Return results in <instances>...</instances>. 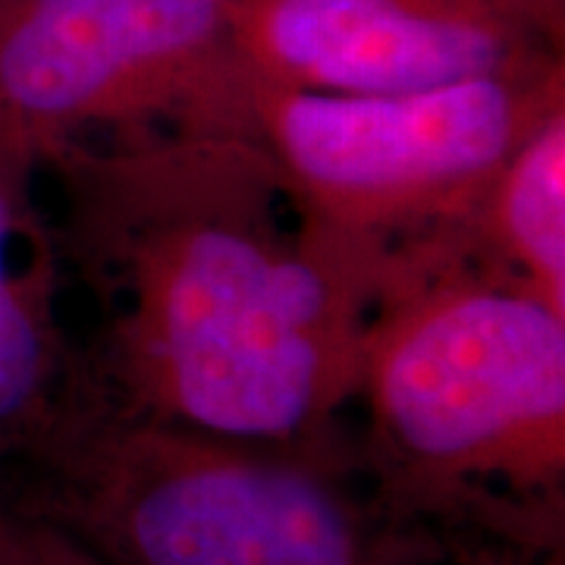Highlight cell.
I'll return each mask as SVG.
<instances>
[{
  "label": "cell",
  "mask_w": 565,
  "mask_h": 565,
  "mask_svg": "<svg viewBox=\"0 0 565 565\" xmlns=\"http://www.w3.org/2000/svg\"><path fill=\"white\" fill-rule=\"evenodd\" d=\"M51 158L82 262L107 286L132 415L289 446L355 393L390 248L302 214L258 141L170 129Z\"/></svg>",
  "instance_id": "1"
},
{
  "label": "cell",
  "mask_w": 565,
  "mask_h": 565,
  "mask_svg": "<svg viewBox=\"0 0 565 565\" xmlns=\"http://www.w3.org/2000/svg\"><path fill=\"white\" fill-rule=\"evenodd\" d=\"M355 393L418 484H553L565 465V311L456 233L393 248Z\"/></svg>",
  "instance_id": "2"
},
{
  "label": "cell",
  "mask_w": 565,
  "mask_h": 565,
  "mask_svg": "<svg viewBox=\"0 0 565 565\" xmlns=\"http://www.w3.org/2000/svg\"><path fill=\"white\" fill-rule=\"evenodd\" d=\"M565 107L563 61L399 95H333L248 76L243 136L315 223L393 252L456 233L515 148Z\"/></svg>",
  "instance_id": "3"
},
{
  "label": "cell",
  "mask_w": 565,
  "mask_h": 565,
  "mask_svg": "<svg viewBox=\"0 0 565 565\" xmlns=\"http://www.w3.org/2000/svg\"><path fill=\"white\" fill-rule=\"evenodd\" d=\"M41 452L63 471V522L107 565H384L343 490L302 459L132 415Z\"/></svg>",
  "instance_id": "4"
},
{
  "label": "cell",
  "mask_w": 565,
  "mask_h": 565,
  "mask_svg": "<svg viewBox=\"0 0 565 565\" xmlns=\"http://www.w3.org/2000/svg\"><path fill=\"white\" fill-rule=\"evenodd\" d=\"M230 0H0V129L39 163L88 129L243 132Z\"/></svg>",
  "instance_id": "5"
},
{
  "label": "cell",
  "mask_w": 565,
  "mask_h": 565,
  "mask_svg": "<svg viewBox=\"0 0 565 565\" xmlns=\"http://www.w3.org/2000/svg\"><path fill=\"white\" fill-rule=\"evenodd\" d=\"M252 79L399 95L563 61L522 0H230Z\"/></svg>",
  "instance_id": "6"
},
{
  "label": "cell",
  "mask_w": 565,
  "mask_h": 565,
  "mask_svg": "<svg viewBox=\"0 0 565 565\" xmlns=\"http://www.w3.org/2000/svg\"><path fill=\"white\" fill-rule=\"evenodd\" d=\"M35 170L39 158L0 129V465L57 427L63 364Z\"/></svg>",
  "instance_id": "7"
},
{
  "label": "cell",
  "mask_w": 565,
  "mask_h": 565,
  "mask_svg": "<svg viewBox=\"0 0 565 565\" xmlns=\"http://www.w3.org/2000/svg\"><path fill=\"white\" fill-rule=\"evenodd\" d=\"M456 236L565 311V107L515 148Z\"/></svg>",
  "instance_id": "8"
},
{
  "label": "cell",
  "mask_w": 565,
  "mask_h": 565,
  "mask_svg": "<svg viewBox=\"0 0 565 565\" xmlns=\"http://www.w3.org/2000/svg\"><path fill=\"white\" fill-rule=\"evenodd\" d=\"M29 563V519L10 512L0 500V565Z\"/></svg>",
  "instance_id": "9"
},
{
  "label": "cell",
  "mask_w": 565,
  "mask_h": 565,
  "mask_svg": "<svg viewBox=\"0 0 565 565\" xmlns=\"http://www.w3.org/2000/svg\"><path fill=\"white\" fill-rule=\"evenodd\" d=\"M527 10L534 13V20L544 25L553 39L563 41V22H565V0H522Z\"/></svg>",
  "instance_id": "10"
}]
</instances>
